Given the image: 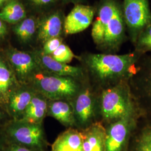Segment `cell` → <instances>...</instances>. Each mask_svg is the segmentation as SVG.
<instances>
[{
	"label": "cell",
	"mask_w": 151,
	"mask_h": 151,
	"mask_svg": "<svg viewBox=\"0 0 151 151\" xmlns=\"http://www.w3.org/2000/svg\"><path fill=\"white\" fill-rule=\"evenodd\" d=\"M138 56L135 53L116 55L89 54L84 58L87 79L98 92L129 81L134 75Z\"/></svg>",
	"instance_id": "cell-1"
},
{
	"label": "cell",
	"mask_w": 151,
	"mask_h": 151,
	"mask_svg": "<svg viewBox=\"0 0 151 151\" xmlns=\"http://www.w3.org/2000/svg\"><path fill=\"white\" fill-rule=\"evenodd\" d=\"M99 120L104 126L130 114L140 112L131 90L129 81L99 92Z\"/></svg>",
	"instance_id": "cell-2"
},
{
	"label": "cell",
	"mask_w": 151,
	"mask_h": 151,
	"mask_svg": "<svg viewBox=\"0 0 151 151\" xmlns=\"http://www.w3.org/2000/svg\"><path fill=\"white\" fill-rule=\"evenodd\" d=\"M72 77L56 75L38 70L34 75L30 86L49 100L72 101L86 81Z\"/></svg>",
	"instance_id": "cell-3"
},
{
	"label": "cell",
	"mask_w": 151,
	"mask_h": 151,
	"mask_svg": "<svg viewBox=\"0 0 151 151\" xmlns=\"http://www.w3.org/2000/svg\"><path fill=\"white\" fill-rule=\"evenodd\" d=\"M7 143L24 146L38 151H47L48 143L43 124L22 120H10L2 128Z\"/></svg>",
	"instance_id": "cell-4"
},
{
	"label": "cell",
	"mask_w": 151,
	"mask_h": 151,
	"mask_svg": "<svg viewBox=\"0 0 151 151\" xmlns=\"http://www.w3.org/2000/svg\"><path fill=\"white\" fill-rule=\"evenodd\" d=\"M99 93V92L93 88L87 79L81 90L71 101L76 129L82 131L100 122Z\"/></svg>",
	"instance_id": "cell-5"
},
{
	"label": "cell",
	"mask_w": 151,
	"mask_h": 151,
	"mask_svg": "<svg viewBox=\"0 0 151 151\" xmlns=\"http://www.w3.org/2000/svg\"><path fill=\"white\" fill-rule=\"evenodd\" d=\"M141 118L138 112L105 125L106 151H128L131 138Z\"/></svg>",
	"instance_id": "cell-6"
},
{
	"label": "cell",
	"mask_w": 151,
	"mask_h": 151,
	"mask_svg": "<svg viewBox=\"0 0 151 151\" xmlns=\"http://www.w3.org/2000/svg\"><path fill=\"white\" fill-rule=\"evenodd\" d=\"M129 85L142 118L151 122V60L145 68H136Z\"/></svg>",
	"instance_id": "cell-7"
},
{
	"label": "cell",
	"mask_w": 151,
	"mask_h": 151,
	"mask_svg": "<svg viewBox=\"0 0 151 151\" xmlns=\"http://www.w3.org/2000/svg\"><path fill=\"white\" fill-rule=\"evenodd\" d=\"M6 55L18 82L22 85H29L34 75L40 70L34 54L12 49Z\"/></svg>",
	"instance_id": "cell-8"
},
{
	"label": "cell",
	"mask_w": 151,
	"mask_h": 151,
	"mask_svg": "<svg viewBox=\"0 0 151 151\" xmlns=\"http://www.w3.org/2000/svg\"><path fill=\"white\" fill-rule=\"evenodd\" d=\"M124 15L128 26L136 38L151 25V12L148 0H124Z\"/></svg>",
	"instance_id": "cell-9"
},
{
	"label": "cell",
	"mask_w": 151,
	"mask_h": 151,
	"mask_svg": "<svg viewBox=\"0 0 151 151\" xmlns=\"http://www.w3.org/2000/svg\"><path fill=\"white\" fill-rule=\"evenodd\" d=\"M40 70L47 73L66 77H72L81 79L86 78L82 67L70 65L60 63L53 59L50 55L39 52L34 54Z\"/></svg>",
	"instance_id": "cell-10"
},
{
	"label": "cell",
	"mask_w": 151,
	"mask_h": 151,
	"mask_svg": "<svg viewBox=\"0 0 151 151\" xmlns=\"http://www.w3.org/2000/svg\"><path fill=\"white\" fill-rule=\"evenodd\" d=\"M36 91L30 85H21L9 97L6 110L12 120H20Z\"/></svg>",
	"instance_id": "cell-11"
},
{
	"label": "cell",
	"mask_w": 151,
	"mask_h": 151,
	"mask_svg": "<svg viewBox=\"0 0 151 151\" xmlns=\"http://www.w3.org/2000/svg\"><path fill=\"white\" fill-rule=\"evenodd\" d=\"M93 15V10L91 7L76 6L65 19V32L67 34H74L83 32L91 24Z\"/></svg>",
	"instance_id": "cell-12"
},
{
	"label": "cell",
	"mask_w": 151,
	"mask_h": 151,
	"mask_svg": "<svg viewBox=\"0 0 151 151\" xmlns=\"http://www.w3.org/2000/svg\"><path fill=\"white\" fill-rule=\"evenodd\" d=\"M21 85L8 62L0 57V104L5 109L12 93Z\"/></svg>",
	"instance_id": "cell-13"
},
{
	"label": "cell",
	"mask_w": 151,
	"mask_h": 151,
	"mask_svg": "<svg viewBox=\"0 0 151 151\" xmlns=\"http://www.w3.org/2000/svg\"><path fill=\"white\" fill-rule=\"evenodd\" d=\"M81 132L84 151H106V130L101 122H96Z\"/></svg>",
	"instance_id": "cell-14"
},
{
	"label": "cell",
	"mask_w": 151,
	"mask_h": 151,
	"mask_svg": "<svg viewBox=\"0 0 151 151\" xmlns=\"http://www.w3.org/2000/svg\"><path fill=\"white\" fill-rule=\"evenodd\" d=\"M52 117L67 128H75L73 108L67 100H49L47 116Z\"/></svg>",
	"instance_id": "cell-15"
},
{
	"label": "cell",
	"mask_w": 151,
	"mask_h": 151,
	"mask_svg": "<svg viewBox=\"0 0 151 151\" xmlns=\"http://www.w3.org/2000/svg\"><path fill=\"white\" fill-rule=\"evenodd\" d=\"M50 151H84L81 131L67 128L55 139Z\"/></svg>",
	"instance_id": "cell-16"
},
{
	"label": "cell",
	"mask_w": 151,
	"mask_h": 151,
	"mask_svg": "<svg viewBox=\"0 0 151 151\" xmlns=\"http://www.w3.org/2000/svg\"><path fill=\"white\" fill-rule=\"evenodd\" d=\"M48 104V99L36 92L20 120L34 124L43 123L44 119L47 116Z\"/></svg>",
	"instance_id": "cell-17"
},
{
	"label": "cell",
	"mask_w": 151,
	"mask_h": 151,
	"mask_svg": "<svg viewBox=\"0 0 151 151\" xmlns=\"http://www.w3.org/2000/svg\"><path fill=\"white\" fill-rule=\"evenodd\" d=\"M117 7L113 2H108L101 7L97 19L92 29V37L97 45H103L108 23L113 16Z\"/></svg>",
	"instance_id": "cell-18"
},
{
	"label": "cell",
	"mask_w": 151,
	"mask_h": 151,
	"mask_svg": "<svg viewBox=\"0 0 151 151\" xmlns=\"http://www.w3.org/2000/svg\"><path fill=\"white\" fill-rule=\"evenodd\" d=\"M123 32V22L121 13L117 8L108 23L105 32L103 45L113 48L117 45Z\"/></svg>",
	"instance_id": "cell-19"
},
{
	"label": "cell",
	"mask_w": 151,
	"mask_h": 151,
	"mask_svg": "<svg viewBox=\"0 0 151 151\" xmlns=\"http://www.w3.org/2000/svg\"><path fill=\"white\" fill-rule=\"evenodd\" d=\"M62 30V20L58 14H52L42 22L38 38L43 43L52 38L59 37Z\"/></svg>",
	"instance_id": "cell-20"
},
{
	"label": "cell",
	"mask_w": 151,
	"mask_h": 151,
	"mask_svg": "<svg viewBox=\"0 0 151 151\" xmlns=\"http://www.w3.org/2000/svg\"><path fill=\"white\" fill-rule=\"evenodd\" d=\"M131 151H151V122H148L134 132Z\"/></svg>",
	"instance_id": "cell-21"
},
{
	"label": "cell",
	"mask_w": 151,
	"mask_h": 151,
	"mask_svg": "<svg viewBox=\"0 0 151 151\" xmlns=\"http://www.w3.org/2000/svg\"><path fill=\"white\" fill-rule=\"evenodd\" d=\"M26 16L23 5L16 0L9 2L0 12V19L10 24L22 21Z\"/></svg>",
	"instance_id": "cell-22"
},
{
	"label": "cell",
	"mask_w": 151,
	"mask_h": 151,
	"mask_svg": "<svg viewBox=\"0 0 151 151\" xmlns=\"http://www.w3.org/2000/svg\"><path fill=\"white\" fill-rule=\"evenodd\" d=\"M14 31L22 42L29 41L36 31V24L34 19L31 17L24 19L15 27Z\"/></svg>",
	"instance_id": "cell-23"
},
{
	"label": "cell",
	"mask_w": 151,
	"mask_h": 151,
	"mask_svg": "<svg viewBox=\"0 0 151 151\" xmlns=\"http://www.w3.org/2000/svg\"><path fill=\"white\" fill-rule=\"evenodd\" d=\"M137 40L138 53H144L151 51V25L141 32Z\"/></svg>",
	"instance_id": "cell-24"
},
{
	"label": "cell",
	"mask_w": 151,
	"mask_h": 151,
	"mask_svg": "<svg viewBox=\"0 0 151 151\" xmlns=\"http://www.w3.org/2000/svg\"><path fill=\"white\" fill-rule=\"evenodd\" d=\"M50 56L58 62L68 64L76 57L70 48L65 44H62Z\"/></svg>",
	"instance_id": "cell-25"
},
{
	"label": "cell",
	"mask_w": 151,
	"mask_h": 151,
	"mask_svg": "<svg viewBox=\"0 0 151 151\" xmlns=\"http://www.w3.org/2000/svg\"><path fill=\"white\" fill-rule=\"evenodd\" d=\"M62 44V39L59 37L52 38L44 43L43 50L44 54L50 55Z\"/></svg>",
	"instance_id": "cell-26"
},
{
	"label": "cell",
	"mask_w": 151,
	"mask_h": 151,
	"mask_svg": "<svg viewBox=\"0 0 151 151\" xmlns=\"http://www.w3.org/2000/svg\"><path fill=\"white\" fill-rule=\"evenodd\" d=\"M2 151H38L14 143H6Z\"/></svg>",
	"instance_id": "cell-27"
},
{
	"label": "cell",
	"mask_w": 151,
	"mask_h": 151,
	"mask_svg": "<svg viewBox=\"0 0 151 151\" xmlns=\"http://www.w3.org/2000/svg\"><path fill=\"white\" fill-rule=\"evenodd\" d=\"M10 120H11V118L7 113L5 108L0 104V128H2L1 126L3 127Z\"/></svg>",
	"instance_id": "cell-28"
},
{
	"label": "cell",
	"mask_w": 151,
	"mask_h": 151,
	"mask_svg": "<svg viewBox=\"0 0 151 151\" xmlns=\"http://www.w3.org/2000/svg\"><path fill=\"white\" fill-rule=\"evenodd\" d=\"M7 33V27L5 24L1 19H0V39H2Z\"/></svg>",
	"instance_id": "cell-29"
},
{
	"label": "cell",
	"mask_w": 151,
	"mask_h": 151,
	"mask_svg": "<svg viewBox=\"0 0 151 151\" xmlns=\"http://www.w3.org/2000/svg\"><path fill=\"white\" fill-rule=\"evenodd\" d=\"M6 143L7 142L6 140L5 137L2 133V128H0V151H2Z\"/></svg>",
	"instance_id": "cell-30"
},
{
	"label": "cell",
	"mask_w": 151,
	"mask_h": 151,
	"mask_svg": "<svg viewBox=\"0 0 151 151\" xmlns=\"http://www.w3.org/2000/svg\"><path fill=\"white\" fill-rule=\"evenodd\" d=\"M32 3L37 5H45L52 2L53 0H30Z\"/></svg>",
	"instance_id": "cell-31"
},
{
	"label": "cell",
	"mask_w": 151,
	"mask_h": 151,
	"mask_svg": "<svg viewBox=\"0 0 151 151\" xmlns=\"http://www.w3.org/2000/svg\"><path fill=\"white\" fill-rule=\"evenodd\" d=\"M2 1H5V0H1Z\"/></svg>",
	"instance_id": "cell-32"
},
{
	"label": "cell",
	"mask_w": 151,
	"mask_h": 151,
	"mask_svg": "<svg viewBox=\"0 0 151 151\" xmlns=\"http://www.w3.org/2000/svg\"><path fill=\"white\" fill-rule=\"evenodd\" d=\"M0 1H1V0H0Z\"/></svg>",
	"instance_id": "cell-33"
},
{
	"label": "cell",
	"mask_w": 151,
	"mask_h": 151,
	"mask_svg": "<svg viewBox=\"0 0 151 151\" xmlns=\"http://www.w3.org/2000/svg\"></svg>",
	"instance_id": "cell-34"
}]
</instances>
